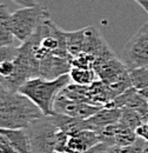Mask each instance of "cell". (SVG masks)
Returning <instances> with one entry per match:
<instances>
[{"label":"cell","instance_id":"obj_4","mask_svg":"<svg viewBox=\"0 0 148 153\" xmlns=\"http://www.w3.org/2000/svg\"><path fill=\"white\" fill-rule=\"evenodd\" d=\"M121 58L130 70L148 68V21L126 42L121 51Z\"/></svg>","mask_w":148,"mask_h":153},{"label":"cell","instance_id":"obj_20","mask_svg":"<svg viewBox=\"0 0 148 153\" xmlns=\"http://www.w3.org/2000/svg\"><path fill=\"white\" fill-rule=\"evenodd\" d=\"M110 147H111V146H110V145H107L106 143L100 141V143L95 144L94 146L90 147L88 150L84 151L82 153H108V151H110Z\"/></svg>","mask_w":148,"mask_h":153},{"label":"cell","instance_id":"obj_15","mask_svg":"<svg viewBox=\"0 0 148 153\" xmlns=\"http://www.w3.org/2000/svg\"><path fill=\"white\" fill-rule=\"evenodd\" d=\"M120 123H122L124 125H126L127 127L132 128L133 131H136V128L142 125L146 119L138 113L136 111L134 110H130V108H122L121 110V117H120Z\"/></svg>","mask_w":148,"mask_h":153},{"label":"cell","instance_id":"obj_26","mask_svg":"<svg viewBox=\"0 0 148 153\" xmlns=\"http://www.w3.org/2000/svg\"><path fill=\"white\" fill-rule=\"evenodd\" d=\"M0 153H1V151H0Z\"/></svg>","mask_w":148,"mask_h":153},{"label":"cell","instance_id":"obj_21","mask_svg":"<svg viewBox=\"0 0 148 153\" xmlns=\"http://www.w3.org/2000/svg\"><path fill=\"white\" fill-rule=\"evenodd\" d=\"M135 132L138 134V137L144 138L145 140H148V120H146L142 125H140V126L136 128Z\"/></svg>","mask_w":148,"mask_h":153},{"label":"cell","instance_id":"obj_5","mask_svg":"<svg viewBox=\"0 0 148 153\" xmlns=\"http://www.w3.org/2000/svg\"><path fill=\"white\" fill-rule=\"evenodd\" d=\"M98 143H100V137L94 131L80 130L67 133L59 130L56 133V152L82 153Z\"/></svg>","mask_w":148,"mask_h":153},{"label":"cell","instance_id":"obj_23","mask_svg":"<svg viewBox=\"0 0 148 153\" xmlns=\"http://www.w3.org/2000/svg\"><path fill=\"white\" fill-rule=\"evenodd\" d=\"M134 1L138 2V4L148 13V0H134Z\"/></svg>","mask_w":148,"mask_h":153},{"label":"cell","instance_id":"obj_25","mask_svg":"<svg viewBox=\"0 0 148 153\" xmlns=\"http://www.w3.org/2000/svg\"><path fill=\"white\" fill-rule=\"evenodd\" d=\"M54 153H58V152H54Z\"/></svg>","mask_w":148,"mask_h":153},{"label":"cell","instance_id":"obj_8","mask_svg":"<svg viewBox=\"0 0 148 153\" xmlns=\"http://www.w3.org/2000/svg\"><path fill=\"white\" fill-rule=\"evenodd\" d=\"M72 68L71 58L59 57L56 54L48 53L40 59L39 64V76L53 80L64 74H68Z\"/></svg>","mask_w":148,"mask_h":153},{"label":"cell","instance_id":"obj_1","mask_svg":"<svg viewBox=\"0 0 148 153\" xmlns=\"http://www.w3.org/2000/svg\"><path fill=\"white\" fill-rule=\"evenodd\" d=\"M71 82L68 74L59 76L53 80L36 76L27 80L20 88L19 93L30 99L44 115H52L54 113V102L61 90Z\"/></svg>","mask_w":148,"mask_h":153},{"label":"cell","instance_id":"obj_9","mask_svg":"<svg viewBox=\"0 0 148 153\" xmlns=\"http://www.w3.org/2000/svg\"><path fill=\"white\" fill-rule=\"evenodd\" d=\"M121 110L120 108H113V107H101L95 114L82 120V127L84 130H90L94 132H99L106 126L115 124L120 120Z\"/></svg>","mask_w":148,"mask_h":153},{"label":"cell","instance_id":"obj_22","mask_svg":"<svg viewBox=\"0 0 148 153\" xmlns=\"http://www.w3.org/2000/svg\"><path fill=\"white\" fill-rule=\"evenodd\" d=\"M11 1L20 7H32L38 4L37 0H11Z\"/></svg>","mask_w":148,"mask_h":153},{"label":"cell","instance_id":"obj_10","mask_svg":"<svg viewBox=\"0 0 148 153\" xmlns=\"http://www.w3.org/2000/svg\"><path fill=\"white\" fill-rule=\"evenodd\" d=\"M31 102L30 99L20 94L19 92H13L5 87L0 82V113H7L19 110Z\"/></svg>","mask_w":148,"mask_h":153},{"label":"cell","instance_id":"obj_13","mask_svg":"<svg viewBox=\"0 0 148 153\" xmlns=\"http://www.w3.org/2000/svg\"><path fill=\"white\" fill-rule=\"evenodd\" d=\"M68 76L71 79V82L78 85H90L98 79L94 68H84V67H74V66H72Z\"/></svg>","mask_w":148,"mask_h":153},{"label":"cell","instance_id":"obj_2","mask_svg":"<svg viewBox=\"0 0 148 153\" xmlns=\"http://www.w3.org/2000/svg\"><path fill=\"white\" fill-rule=\"evenodd\" d=\"M47 18H50L48 10L39 4L14 11L11 14V26L14 38L20 42L26 41Z\"/></svg>","mask_w":148,"mask_h":153},{"label":"cell","instance_id":"obj_16","mask_svg":"<svg viewBox=\"0 0 148 153\" xmlns=\"http://www.w3.org/2000/svg\"><path fill=\"white\" fill-rule=\"evenodd\" d=\"M130 76L132 86L135 90L141 91L148 87V68L138 67V68L130 70Z\"/></svg>","mask_w":148,"mask_h":153},{"label":"cell","instance_id":"obj_17","mask_svg":"<svg viewBox=\"0 0 148 153\" xmlns=\"http://www.w3.org/2000/svg\"><path fill=\"white\" fill-rule=\"evenodd\" d=\"M145 139L138 137L136 140L130 144L128 146L119 147L116 153H144V147H145Z\"/></svg>","mask_w":148,"mask_h":153},{"label":"cell","instance_id":"obj_3","mask_svg":"<svg viewBox=\"0 0 148 153\" xmlns=\"http://www.w3.org/2000/svg\"><path fill=\"white\" fill-rule=\"evenodd\" d=\"M26 131L30 137L32 153L56 152V133L59 128L52 123L50 115H42L33 120Z\"/></svg>","mask_w":148,"mask_h":153},{"label":"cell","instance_id":"obj_19","mask_svg":"<svg viewBox=\"0 0 148 153\" xmlns=\"http://www.w3.org/2000/svg\"><path fill=\"white\" fill-rule=\"evenodd\" d=\"M0 151L1 153H18L12 146L8 138L2 133H0Z\"/></svg>","mask_w":148,"mask_h":153},{"label":"cell","instance_id":"obj_18","mask_svg":"<svg viewBox=\"0 0 148 153\" xmlns=\"http://www.w3.org/2000/svg\"><path fill=\"white\" fill-rule=\"evenodd\" d=\"M18 54V47L16 46H0V64L14 59Z\"/></svg>","mask_w":148,"mask_h":153},{"label":"cell","instance_id":"obj_14","mask_svg":"<svg viewBox=\"0 0 148 153\" xmlns=\"http://www.w3.org/2000/svg\"><path fill=\"white\" fill-rule=\"evenodd\" d=\"M82 45H84V28L66 32V46L70 57L73 58L82 53Z\"/></svg>","mask_w":148,"mask_h":153},{"label":"cell","instance_id":"obj_7","mask_svg":"<svg viewBox=\"0 0 148 153\" xmlns=\"http://www.w3.org/2000/svg\"><path fill=\"white\" fill-rule=\"evenodd\" d=\"M98 134L100 137V141L106 143L110 146H119V147L128 146L133 144L138 138V134L135 131H133L132 128L127 127L120 121L106 126L105 128L99 131Z\"/></svg>","mask_w":148,"mask_h":153},{"label":"cell","instance_id":"obj_11","mask_svg":"<svg viewBox=\"0 0 148 153\" xmlns=\"http://www.w3.org/2000/svg\"><path fill=\"white\" fill-rule=\"evenodd\" d=\"M0 133L5 134L18 153H32L30 137L26 128H0Z\"/></svg>","mask_w":148,"mask_h":153},{"label":"cell","instance_id":"obj_24","mask_svg":"<svg viewBox=\"0 0 148 153\" xmlns=\"http://www.w3.org/2000/svg\"><path fill=\"white\" fill-rule=\"evenodd\" d=\"M144 153H148V140L145 141V147H144Z\"/></svg>","mask_w":148,"mask_h":153},{"label":"cell","instance_id":"obj_6","mask_svg":"<svg viewBox=\"0 0 148 153\" xmlns=\"http://www.w3.org/2000/svg\"><path fill=\"white\" fill-rule=\"evenodd\" d=\"M101 107L104 106H96L82 101L72 100L59 93L54 102V113L65 114L78 119H87L95 114Z\"/></svg>","mask_w":148,"mask_h":153},{"label":"cell","instance_id":"obj_12","mask_svg":"<svg viewBox=\"0 0 148 153\" xmlns=\"http://www.w3.org/2000/svg\"><path fill=\"white\" fill-rule=\"evenodd\" d=\"M11 14L6 4L0 2V46H14V36L11 26Z\"/></svg>","mask_w":148,"mask_h":153}]
</instances>
